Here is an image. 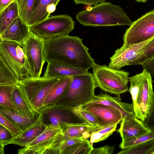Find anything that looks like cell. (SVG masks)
I'll list each match as a JSON object with an SVG mask.
<instances>
[{"instance_id": "obj_1", "label": "cell", "mask_w": 154, "mask_h": 154, "mask_svg": "<svg viewBox=\"0 0 154 154\" xmlns=\"http://www.w3.org/2000/svg\"><path fill=\"white\" fill-rule=\"evenodd\" d=\"M83 44L82 39L69 35L59 36L45 40L44 62H57L88 70L95 63Z\"/></svg>"}, {"instance_id": "obj_2", "label": "cell", "mask_w": 154, "mask_h": 154, "mask_svg": "<svg viewBox=\"0 0 154 154\" xmlns=\"http://www.w3.org/2000/svg\"><path fill=\"white\" fill-rule=\"evenodd\" d=\"M76 19L84 26L94 27L130 26L133 23L120 6L109 2L100 3L90 9L82 11L77 14Z\"/></svg>"}, {"instance_id": "obj_3", "label": "cell", "mask_w": 154, "mask_h": 154, "mask_svg": "<svg viewBox=\"0 0 154 154\" xmlns=\"http://www.w3.org/2000/svg\"><path fill=\"white\" fill-rule=\"evenodd\" d=\"M60 78L29 77L20 80L19 86L22 93L32 109L39 113L51 90Z\"/></svg>"}, {"instance_id": "obj_4", "label": "cell", "mask_w": 154, "mask_h": 154, "mask_svg": "<svg viewBox=\"0 0 154 154\" xmlns=\"http://www.w3.org/2000/svg\"><path fill=\"white\" fill-rule=\"evenodd\" d=\"M96 88L93 74L88 71L72 76L66 93L56 104L72 109L83 105L94 96Z\"/></svg>"}, {"instance_id": "obj_5", "label": "cell", "mask_w": 154, "mask_h": 154, "mask_svg": "<svg viewBox=\"0 0 154 154\" xmlns=\"http://www.w3.org/2000/svg\"><path fill=\"white\" fill-rule=\"evenodd\" d=\"M92 68L97 88L116 95H120L128 91V72L96 63Z\"/></svg>"}, {"instance_id": "obj_6", "label": "cell", "mask_w": 154, "mask_h": 154, "mask_svg": "<svg viewBox=\"0 0 154 154\" xmlns=\"http://www.w3.org/2000/svg\"><path fill=\"white\" fill-rule=\"evenodd\" d=\"M0 57L19 80L30 77L23 45L15 42L0 41Z\"/></svg>"}, {"instance_id": "obj_7", "label": "cell", "mask_w": 154, "mask_h": 154, "mask_svg": "<svg viewBox=\"0 0 154 154\" xmlns=\"http://www.w3.org/2000/svg\"><path fill=\"white\" fill-rule=\"evenodd\" d=\"M31 31L45 40L54 37L69 35L74 29L75 22L68 15L49 17L30 27Z\"/></svg>"}, {"instance_id": "obj_8", "label": "cell", "mask_w": 154, "mask_h": 154, "mask_svg": "<svg viewBox=\"0 0 154 154\" xmlns=\"http://www.w3.org/2000/svg\"><path fill=\"white\" fill-rule=\"evenodd\" d=\"M154 37V9L133 22L124 35L123 45L137 44Z\"/></svg>"}, {"instance_id": "obj_9", "label": "cell", "mask_w": 154, "mask_h": 154, "mask_svg": "<svg viewBox=\"0 0 154 154\" xmlns=\"http://www.w3.org/2000/svg\"><path fill=\"white\" fill-rule=\"evenodd\" d=\"M45 40L32 32L23 47L28 63L29 75L33 78L40 76L43 65Z\"/></svg>"}, {"instance_id": "obj_10", "label": "cell", "mask_w": 154, "mask_h": 154, "mask_svg": "<svg viewBox=\"0 0 154 154\" xmlns=\"http://www.w3.org/2000/svg\"><path fill=\"white\" fill-rule=\"evenodd\" d=\"M72 109L55 104L44 106L40 112L42 113L43 121L46 120V122H48L46 125H51L61 129V124L63 123L76 125H90Z\"/></svg>"}, {"instance_id": "obj_11", "label": "cell", "mask_w": 154, "mask_h": 154, "mask_svg": "<svg viewBox=\"0 0 154 154\" xmlns=\"http://www.w3.org/2000/svg\"><path fill=\"white\" fill-rule=\"evenodd\" d=\"M44 131L26 146L19 149V154H43L63 135L61 129L51 125H46Z\"/></svg>"}, {"instance_id": "obj_12", "label": "cell", "mask_w": 154, "mask_h": 154, "mask_svg": "<svg viewBox=\"0 0 154 154\" xmlns=\"http://www.w3.org/2000/svg\"><path fill=\"white\" fill-rule=\"evenodd\" d=\"M143 79L137 101V111L135 116L143 122L147 118L151 109L154 93L152 77L143 70Z\"/></svg>"}, {"instance_id": "obj_13", "label": "cell", "mask_w": 154, "mask_h": 154, "mask_svg": "<svg viewBox=\"0 0 154 154\" xmlns=\"http://www.w3.org/2000/svg\"><path fill=\"white\" fill-rule=\"evenodd\" d=\"M153 38L129 46L123 45L117 49L110 58L108 66L112 68L120 69L123 67L131 65L134 61L138 58L145 46Z\"/></svg>"}, {"instance_id": "obj_14", "label": "cell", "mask_w": 154, "mask_h": 154, "mask_svg": "<svg viewBox=\"0 0 154 154\" xmlns=\"http://www.w3.org/2000/svg\"><path fill=\"white\" fill-rule=\"evenodd\" d=\"M82 109L94 116L97 119L98 125L103 127L118 124L123 119L119 110L107 105L95 104L81 105Z\"/></svg>"}, {"instance_id": "obj_15", "label": "cell", "mask_w": 154, "mask_h": 154, "mask_svg": "<svg viewBox=\"0 0 154 154\" xmlns=\"http://www.w3.org/2000/svg\"><path fill=\"white\" fill-rule=\"evenodd\" d=\"M151 131L145 125L143 122L135 116H125L121 121L118 131L122 140L136 138Z\"/></svg>"}, {"instance_id": "obj_16", "label": "cell", "mask_w": 154, "mask_h": 154, "mask_svg": "<svg viewBox=\"0 0 154 154\" xmlns=\"http://www.w3.org/2000/svg\"><path fill=\"white\" fill-rule=\"evenodd\" d=\"M31 33L30 27L25 23L19 16L0 35V39L2 41L15 42L23 45Z\"/></svg>"}, {"instance_id": "obj_17", "label": "cell", "mask_w": 154, "mask_h": 154, "mask_svg": "<svg viewBox=\"0 0 154 154\" xmlns=\"http://www.w3.org/2000/svg\"><path fill=\"white\" fill-rule=\"evenodd\" d=\"M117 96L113 97L106 93L101 92L98 95H94L90 100L82 105L100 104L109 106L119 110L122 114L123 118L125 116H135L133 105L121 102L120 95Z\"/></svg>"}, {"instance_id": "obj_18", "label": "cell", "mask_w": 154, "mask_h": 154, "mask_svg": "<svg viewBox=\"0 0 154 154\" xmlns=\"http://www.w3.org/2000/svg\"><path fill=\"white\" fill-rule=\"evenodd\" d=\"M60 0H35L27 25L29 27L48 18Z\"/></svg>"}, {"instance_id": "obj_19", "label": "cell", "mask_w": 154, "mask_h": 154, "mask_svg": "<svg viewBox=\"0 0 154 154\" xmlns=\"http://www.w3.org/2000/svg\"><path fill=\"white\" fill-rule=\"evenodd\" d=\"M38 118L30 126L14 137L10 144L26 146L35 139L45 130L46 125L43 123L42 115L39 112Z\"/></svg>"}, {"instance_id": "obj_20", "label": "cell", "mask_w": 154, "mask_h": 154, "mask_svg": "<svg viewBox=\"0 0 154 154\" xmlns=\"http://www.w3.org/2000/svg\"><path fill=\"white\" fill-rule=\"evenodd\" d=\"M44 76L49 78L72 77L86 73L88 70L78 69L57 62L47 63Z\"/></svg>"}, {"instance_id": "obj_21", "label": "cell", "mask_w": 154, "mask_h": 154, "mask_svg": "<svg viewBox=\"0 0 154 154\" xmlns=\"http://www.w3.org/2000/svg\"><path fill=\"white\" fill-rule=\"evenodd\" d=\"M103 127L89 124L76 125L63 123L61 125L63 136L66 138L88 139L93 132Z\"/></svg>"}, {"instance_id": "obj_22", "label": "cell", "mask_w": 154, "mask_h": 154, "mask_svg": "<svg viewBox=\"0 0 154 154\" xmlns=\"http://www.w3.org/2000/svg\"><path fill=\"white\" fill-rule=\"evenodd\" d=\"M72 77L60 78L53 87L43 103V106L57 103L66 93Z\"/></svg>"}, {"instance_id": "obj_23", "label": "cell", "mask_w": 154, "mask_h": 154, "mask_svg": "<svg viewBox=\"0 0 154 154\" xmlns=\"http://www.w3.org/2000/svg\"><path fill=\"white\" fill-rule=\"evenodd\" d=\"M13 101L18 112L24 116L35 121L36 113L24 98L19 85L15 86L12 93Z\"/></svg>"}, {"instance_id": "obj_24", "label": "cell", "mask_w": 154, "mask_h": 154, "mask_svg": "<svg viewBox=\"0 0 154 154\" xmlns=\"http://www.w3.org/2000/svg\"><path fill=\"white\" fill-rule=\"evenodd\" d=\"M0 112L14 124L21 131L30 126L35 121L24 116L16 110L1 106Z\"/></svg>"}, {"instance_id": "obj_25", "label": "cell", "mask_w": 154, "mask_h": 154, "mask_svg": "<svg viewBox=\"0 0 154 154\" xmlns=\"http://www.w3.org/2000/svg\"><path fill=\"white\" fill-rule=\"evenodd\" d=\"M19 16L18 6L15 0L0 13V35Z\"/></svg>"}, {"instance_id": "obj_26", "label": "cell", "mask_w": 154, "mask_h": 154, "mask_svg": "<svg viewBox=\"0 0 154 154\" xmlns=\"http://www.w3.org/2000/svg\"><path fill=\"white\" fill-rule=\"evenodd\" d=\"M19 82L15 73L0 57V86H16Z\"/></svg>"}, {"instance_id": "obj_27", "label": "cell", "mask_w": 154, "mask_h": 154, "mask_svg": "<svg viewBox=\"0 0 154 154\" xmlns=\"http://www.w3.org/2000/svg\"><path fill=\"white\" fill-rule=\"evenodd\" d=\"M143 79V72L140 73L129 77V82H130V86L128 91L131 96L135 115L137 111V99Z\"/></svg>"}, {"instance_id": "obj_28", "label": "cell", "mask_w": 154, "mask_h": 154, "mask_svg": "<svg viewBox=\"0 0 154 154\" xmlns=\"http://www.w3.org/2000/svg\"><path fill=\"white\" fill-rule=\"evenodd\" d=\"M154 149V139L129 148L124 149L118 154H150Z\"/></svg>"}, {"instance_id": "obj_29", "label": "cell", "mask_w": 154, "mask_h": 154, "mask_svg": "<svg viewBox=\"0 0 154 154\" xmlns=\"http://www.w3.org/2000/svg\"><path fill=\"white\" fill-rule=\"evenodd\" d=\"M15 86H0V106L12 109L18 112L12 98V91Z\"/></svg>"}, {"instance_id": "obj_30", "label": "cell", "mask_w": 154, "mask_h": 154, "mask_svg": "<svg viewBox=\"0 0 154 154\" xmlns=\"http://www.w3.org/2000/svg\"><path fill=\"white\" fill-rule=\"evenodd\" d=\"M118 124L105 127L94 131L90 136L89 142L93 146V144L106 139L115 131Z\"/></svg>"}, {"instance_id": "obj_31", "label": "cell", "mask_w": 154, "mask_h": 154, "mask_svg": "<svg viewBox=\"0 0 154 154\" xmlns=\"http://www.w3.org/2000/svg\"><path fill=\"white\" fill-rule=\"evenodd\" d=\"M19 15L23 21L27 25L35 0H16Z\"/></svg>"}, {"instance_id": "obj_32", "label": "cell", "mask_w": 154, "mask_h": 154, "mask_svg": "<svg viewBox=\"0 0 154 154\" xmlns=\"http://www.w3.org/2000/svg\"><path fill=\"white\" fill-rule=\"evenodd\" d=\"M154 57V38L145 46L138 58L131 65H142Z\"/></svg>"}, {"instance_id": "obj_33", "label": "cell", "mask_w": 154, "mask_h": 154, "mask_svg": "<svg viewBox=\"0 0 154 154\" xmlns=\"http://www.w3.org/2000/svg\"><path fill=\"white\" fill-rule=\"evenodd\" d=\"M153 139H154V131H151L136 138L122 140L119 146L123 149L145 142Z\"/></svg>"}, {"instance_id": "obj_34", "label": "cell", "mask_w": 154, "mask_h": 154, "mask_svg": "<svg viewBox=\"0 0 154 154\" xmlns=\"http://www.w3.org/2000/svg\"><path fill=\"white\" fill-rule=\"evenodd\" d=\"M93 146L88 139L72 146L66 152L65 154H91L93 149Z\"/></svg>"}, {"instance_id": "obj_35", "label": "cell", "mask_w": 154, "mask_h": 154, "mask_svg": "<svg viewBox=\"0 0 154 154\" xmlns=\"http://www.w3.org/2000/svg\"><path fill=\"white\" fill-rule=\"evenodd\" d=\"M73 111L79 116L87 122L92 125H98V123L96 118L91 114L83 109L81 105L73 109Z\"/></svg>"}, {"instance_id": "obj_36", "label": "cell", "mask_w": 154, "mask_h": 154, "mask_svg": "<svg viewBox=\"0 0 154 154\" xmlns=\"http://www.w3.org/2000/svg\"><path fill=\"white\" fill-rule=\"evenodd\" d=\"M13 137L10 132L0 125V152L1 154L4 153V146L10 143Z\"/></svg>"}, {"instance_id": "obj_37", "label": "cell", "mask_w": 154, "mask_h": 154, "mask_svg": "<svg viewBox=\"0 0 154 154\" xmlns=\"http://www.w3.org/2000/svg\"><path fill=\"white\" fill-rule=\"evenodd\" d=\"M0 125L7 129L14 137L18 136L21 131L14 124L0 112Z\"/></svg>"}, {"instance_id": "obj_38", "label": "cell", "mask_w": 154, "mask_h": 154, "mask_svg": "<svg viewBox=\"0 0 154 154\" xmlns=\"http://www.w3.org/2000/svg\"><path fill=\"white\" fill-rule=\"evenodd\" d=\"M144 123L149 129L154 131V95L150 111Z\"/></svg>"}, {"instance_id": "obj_39", "label": "cell", "mask_w": 154, "mask_h": 154, "mask_svg": "<svg viewBox=\"0 0 154 154\" xmlns=\"http://www.w3.org/2000/svg\"><path fill=\"white\" fill-rule=\"evenodd\" d=\"M115 150V147L106 145L98 148L93 149L91 154H112Z\"/></svg>"}, {"instance_id": "obj_40", "label": "cell", "mask_w": 154, "mask_h": 154, "mask_svg": "<svg viewBox=\"0 0 154 154\" xmlns=\"http://www.w3.org/2000/svg\"><path fill=\"white\" fill-rule=\"evenodd\" d=\"M141 65L143 70L149 73L152 77L154 76V57Z\"/></svg>"}, {"instance_id": "obj_41", "label": "cell", "mask_w": 154, "mask_h": 154, "mask_svg": "<svg viewBox=\"0 0 154 154\" xmlns=\"http://www.w3.org/2000/svg\"><path fill=\"white\" fill-rule=\"evenodd\" d=\"M76 5L82 4L86 5H95L105 2L106 0H73Z\"/></svg>"}, {"instance_id": "obj_42", "label": "cell", "mask_w": 154, "mask_h": 154, "mask_svg": "<svg viewBox=\"0 0 154 154\" xmlns=\"http://www.w3.org/2000/svg\"><path fill=\"white\" fill-rule=\"evenodd\" d=\"M15 0H0V13Z\"/></svg>"}, {"instance_id": "obj_43", "label": "cell", "mask_w": 154, "mask_h": 154, "mask_svg": "<svg viewBox=\"0 0 154 154\" xmlns=\"http://www.w3.org/2000/svg\"><path fill=\"white\" fill-rule=\"evenodd\" d=\"M138 2H145L147 1L148 0H135Z\"/></svg>"}, {"instance_id": "obj_44", "label": "cell", "mask_w": 154, "mask_h": 154, "mask_svg": "<svg viewBox=\"0 0 154 154\" xmlns=\"http://www.w3.org/2000/svg\"><path fill=\"white\" fill-rule=\"evenodd\" d=\"M150 154H154V149L152 152Z\"/></svg>"}]
</instances>
